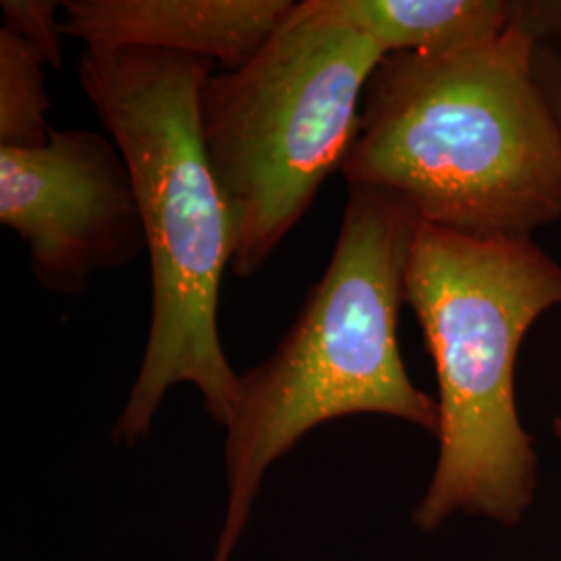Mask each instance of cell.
I'll return each mask as SVG.
<instances>
[{
    "instance_id": "cell-8",
    "label": "cell",
    "mask_w": 561,
    "mask_h": 561,
    "mask_svg": "<svg viewBox=\"0 0 561 561\" xmlns=\"http://www.w3.org/2000/svg\"><path fill=\"white\" fill-rule=\"evenodd\" d=\"M327 20L387 55H449L500 38L516 18L507 0H308Z\"/></svg>"
},
{
    "instance_id": "cell-5",
    "label": "cell",
    "mask_w": 561,
    "mask_h": 561,
    "mask_svg": "<svg viewBox=\"0 0 561 561\" xmlns=\"http://www.w3.org/2000/svg\"><path fill=\"white\" fill-rule=\"evenodd\" d=\"M385 57L304 0L254 59L204 83L202 141L227 208L236 277L261 271L341 171Z\"/></svg>"
},
{
    "instance_id": "cell-4",
    "label": "cell",
    "mask_w": 561,
    "mask_h": 561,
    "mask_svg": "<svg viewBox=\"0 0 561 561\" xmlns=\"http://www.w3.org/2000/svg\"><path fill=\"white\" fill-rule=\"evenodd\" d=\"M405 304L421 322L439 381V461L416 524L451 512L516 522L535 484L514 373L522 341L561 306V266L530 238H474L421 222Z\"/></svg>"
},
{
    "instance_id": "cell-7",
    "label": "cell",
    "mask_w": 561,
    "mask_h": 561,
    "mask_svg": "<svg viewBox=\"0 0 561 561\" xmlns=\"http://www.w3.org/2000/svg\"><path fill=\"white\" fill-rule=\"evenodd\" d=\"M291 0H67L62 34L85 48H146L240 69L289 21Z\"/></svg>"
},
{
    "instance_id": "cell-9",
    "label": "cell",
    "mask_w": 561,
    "mask_h": 561,
    "mask_svg": "<svg viewBox=\"0 0 561 561\" xmlns=\"http://www.w3.org/2000/svg\"><path fill=\"white\" fill-rule=\"evenodd\" d=\"M44 67L36 48L0 27V148H42L53 138Z\"/></svg>"
},
{
    "instance_id": "cell-6",
    "label": "cell",
    "mask_w": 561,
    "mask_h": 561,
    "mask_svg": "<svg viewBox=\"0 0 561 561\" xmlns=\"http://www.w3.org/2000/svg\"><path fill=\"white\" fill-rule=\"evenodd\" d=\"M0 221L27 248L53 294L146 252L129 169L117 144L90 129H55L42 148H0Z\"/></svg>"
},
{
    "instance_id": "cell-10",
    "label": "cell",
    "mask_w": 561,
    "mask_h": 561,
    "mask_svg": "<svg viewBox=\"0 0 561 561\" xmlns=\"http://www.w3.org/2000/svg\"><path fill=\"white\" fill-rule=\"evenodd\" d=\"M4 27L18 34L38 50L46 67H62V23L57 21V13L62 2L57 0H2L0 2Z\"/></svg>"
},
{
    "instance_id": "cell-11",
    "label": "cell",
    "mask_w": 561,
    "mask_h": 561,
    "mask_svg": "<svg viewBox=\"0 0 561 561\" xmlns=\"http://www.w3.org/2000/svg\"><path fill=\"white\" fill-rule=\"evenodd\" d=\"M518 21L535 42H553L561 46V0L518 2Z\"/></svg>"
},
{
    "instance_id": "cell-2",
    "label": "cell",
    "mask_w": 561,
    "mask_h": 561,
    "mask_svg": "<svg viewBox=\"0 0 561 561\" xmlns=\"http://www.w3.org/2000/svg\"><path fill=\"white\" fill-rule=\"evenodd\" d=\"M215 62L146 48L81 53L78 78L134 181L152 279L150 331L113 437L150 433L164 393L192 382L227 426L240 391L219 335L231 266L229 219L201 134V92Z\"/></svg>"
},
{
    "instance_id": "cell-1",
    "label": "cell",
    "mask_w": 561,
    "mask_h": 561,
    "mask_svg": "<svg viewBox=\"0 0 561 561\" xmlns=\"http://www.w3.org/2000/svg\"><path fill=\"white\" fill-rule=\"evenodd\" d=\"M533 55L518 15L500 38L466 50L387 55L341 175L463 236L524 240L560 221L561 129Z\"/></svg>"
},
{
    "instance_id": "cell-13",
    "label": "cell",
    "mask_w": 561,
    "mask_h": 561,
    "mask_svg": "<svg viewBox=\"0 0 561 561\" xmlns=\"http://www.w3.org/2000/svg\"><path fill=\"white\" fill-rule=\"evenodd\" d=\"M553 428H556V435H558V439H560L561 443V419H558V421H556V424H553Z\"/></svg>"
},
{
    "instance_id": "cell-3",
    "label": "cell",
    "mask_w": 561,
    "mask_h": 561,
    "mask_svg": "<svg viewBox=\"0 0 561 561\" xmlns=\"http://www.w3.org/2000/svg\"><path fill=\"white\" fill-rule=\"evenodd\" d=\"M419 225L398 196L350 187L327 271L275 352L240 377L225 426L229 503L215 561L229 560L266 468L324 422L385 414L439 433V403L410 381L398 343Z\"/></svg>"
},
{
    "instance_id": "cell-12",
    "label": "cell",
    "mask_w": 561,
    "mask_h": 561,
    "mask_svg": "<svg viewBox=\"0 0 561 561\" xmlns=\"http://www.w3.org/2000/svg\"><path fill=\"white\" fill-rule=\"evenodd\" d=\"M535 76L561 129V46L553 42H535Z\"/></svg>"
}]
</instances>
